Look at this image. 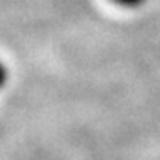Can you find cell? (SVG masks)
Segmentation results:
<instances>
[{"label":"cell","mask_w":160,"mask_h":160,"mask_svg":"<svg viewBox=\"0 0 160 160\" xmlns=\"http://www.w3.org/2000/svg\"><path fill=\"white\" fill-rule=\"evenodd\" d=\"M7 80H9V72H7V67L0 62V89H3L7 83Z\"/></svg>","instance_id":"6da1fadb"},{"label":"cell","mask_w":160,"mask_h":160,"mask_svg":"<svg viewBox=\"0 0 160 160\" xmlns=\"http://www.w3.org/2000/svg\"><path fill=\"white\" fill-rule=\"evenodd\" d=\"M112 2L119 3L123 7H138V5H142L145 0H112Z\"/></svg>","instance_id":"7a4b0ae2"}]
</instances>
